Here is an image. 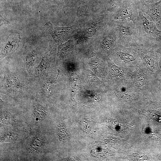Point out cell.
Segmentation results:
<instances>
[{"instance_id": "1", "label": "cell", "mask_w": 161, "mask_h": 161, "mask_svg": "<svg viewBox=\"0 0 161 161\" xmlns=\"http://www.w3.org/2000/svg\"><path fill=\"white\" fill-rule=\"evenodd\" d=\"M140 45L156 50L161 47V30L140 10L134 23Z\"/></svg>"}, {"instance_id": "2", "label": "cell", "mask_w": 161, "mask_h": 161, "mask_svg": "<svg viewBox=\"0 0 161 161\" xmlns=\"http://www.w3.org/2000/svg\"><path fill=\"white\" fill-rule=\"evenodd\" d=\"M128 82L142 94L159 91L157 74L150 71L143 65L130 71Z\"/></svg>"}, {"instance_id": "3", "label": "cell", "mask_w": 161, "mask_h": 161, "mask_svg": "<svg viewBox=\"0 0 161 161\" xmlns=\"http://www.w3.org/2000/svg\"><path fill=\"white\" fill-rule=\"evenodd\" d=\"M119 44L126 47L140 45L136 27L133 21L116 20L113 24Z\"/></svg>"}, {"instance_id": "4", "label": "cell", "mask_w": 161, "mask_h": 161, "mask_svg": "<svg viewBox=\"0 0 161 161\" xmlns=\"http://www.w3.org/2000/svg\"><path fill=\"white\" fill-rule=\"evenodd\" d=\"M112 56L117 65L130 71L143 65L133 47L119 44L112 51Z\"/></svg>"}, {"instance_id": "5", "label": "cell", "mask_w": 161, "mask_h": 161, "mask_svg": "<svg viewBox=\"0 0 161 161\" xmlns=\"http://www.w3.org/2000/svg\"><path fill=\"white\" fill-rule=\"evenodd\" d=\"M114 14L116 20H127L134 23L141 10L139 0H122Z\"/></svg>"}, {"instance_id": "6", "label": "cell", "mask_w": 161, "mask_h": 161, "mask_svg": "<svg viewBox=\"0 0 161 161\" xmlns=\"http://www.w3.org/2000/svg\"><path fill=\"white\" fill-rule=\"evenodd\" d=\"M142 61L144 67L152 72L157 74L160 70V58L155 50L142 46L133 47Z\"/></svg>"}, {"instance_id": "7", "label": "cell", "mask_w": 161, "mask_h": 161, "mask_svg": "<svg viewBox=\"0 0 161 161\" xmlns=\"http://www.w3.org/2000/svg\"><path fill=\"white\" fill-rule=\"evenodd\" d=\"M44 27L57 43H61L67 41L76 30V27L75 26L55 27L49 21L45 24Z\"/></svg>"}, {"instance_id": "8", "label": "cell", "mask_w": 161, "mask_h": 161, "mask_svg": "<svg viewBox=\"0 0 161 161\" xmlns=\"http://www.w3.org/2000/svg\"><path fill=\"white\" fill-rule=\"evenodd\" d=\"M139 3L141 11L148 16L161 30V0L150 4H145L140 0Z\"/></svg>"}, {"instance_id": "9", "label": "cell", "mask_w": 161, "mask_h": 161, "mask_svg": "<svg viewBox=\"0 0 161 161\" xmlns=\"http://www.w3.org/2000/svg\"><path fill=\"white\" fill-rule=\"evenodd\" d=\"M104 32L101 41V46L106 52H109L119 44L115 29L113 26L109 27Z\"/></svg>"}, {"instance_id": "10", "label": "cell", "mask_w": 161, "mask_h": 161, "mask_svg": "<svg viewBox=\"0 0 161 161\" xmlns=\"http://www.w3.org/2000/svg\"><path fill=\"white\" fill-rule=\"evenodd\" d=\"M131 71L114 64L111 65L109 68L111 80L116 85L128 82Z\"/></svg>"}, {"instance_id": "11", "label": "cell", "mask_w": 161, "mask_h": 161, "mask_svg": "<svg viewBox=\"0 0 161 161\" xmlns=\"http://www.w3.org/2000/svg\"><path fill=\"white\" fill-rule=\"evenodd\" d=\"M20 39V34L17 32L11 33L7 37L3 46L2 58L13 53L16 50L18 47Z\"/></svg>"}, {"instance_id": "12", "label": "cell", "mask_w": 161, "mask_h": 161, "mask_svg": "<svg viewBox=\"0 0 161 161\" xmlns=\"http://www.w3.org/2000/svg\"><path fill=\"white\" fill-rule=\"evenodd\" d=\"M44 144V140L40 136L34 137L30 141L29 145L30 150L33 152H36L42 148Z\"/></svg>"}, {"instance_id": "13", "label": "cell", "mask_w": 161, "mask_h": 161, "mask_svg": "<svg viewBox=\"0 0 161 161\" xmlns=\"http://www.w3.org/2000/svg\"><path fill=\"white\" fill-rule=\"evenodd\" d=\"M57 134L60 139L62 140H67L69 137L68 131L66 127L64 125H59L57 128Z\"/></svg>"}, {"instance_id": "14", "label": "cell", "mask_w": 161, "mask_h": 161, "mask_svg": "<svg viewBox=\"0 0 161 161\" xmlns=\"http://www.w3.org/2000/svg\"><path fill=\"white\" fill-rule=\"evenodd\" d=\"M71 44V41L69 40L59 45L58 50V53L61 56H65L69 53L70 50Z\"/></svg>"}, {"instance_id": "15", "label": "cell", "mask_w": 161, "mask_h": 161, "mask_svg": "<svg viewBox=\"0 0 161 161\" xmlns=\"http://www.w3.org/2000/svg\"><path fill=\"white\" fill-rule=\"evenodd\" d=\"M36 54L35 52H30L25 58V62L27 68L30 70L33 66L36 57Z\"/></svg>"}, {"instance_id": "16", "label": "cell", "mask_w": 161, "mask_h": 161, "mask_svg": "<svg viewBox=\"0 0 161 161\" xmlns=\"http://www.w3.org/2000/svg\"><path fill=\"white\" fill-rule=\"evenodd\" d=\"M33 111L34 114L38 117L42 118L46 114L44 109L40 106L35 105L33 107Z\"/></svg>"}, {"instance_id": "17", "label": "cell", "mask_w": 161, "mask_h": 161, "mask_svg": "<svg viewBox=\"0 0 161 161\" xmlns=\"http://www.w3.org/2000/svg\"><path fill=\"white\" fill-rule=\"evenodd\" d=\"M81 128L84 131L89 132L92 128V123L90 121L87 119L82 120L80 123Z\"/></svg>"}, {"instance_id": "18", "label": "cell", "mask_w": 161, "mask_h": 161, "mask_svg": "<svg viewBox=\"0 0 161 161\" xmlns=\"http://www.w3.org/2000/svg\"><path fill=\"white\" fill-rule=\"evenodd\" d=\"M7 1L11 4H16L22 3L23 0H7Z\"/></svg>"}, {"instance_id": "19", "label": "cell", "mask_w": 161, "mask_h": 161, "mask_svg": "<svg viewBox=\"0 0 161 161\" xmlns=\"http://www.w3.org/2000/svg\"><path fill=\"white\" fill-rule=\"evenodd\" d=\"M142 2L146 4H150L154 3L161 0H139Z\"/></svg>"}, {"instance_id": "20", "label": "cell", "mask_w": 161, "mask_h": 161, "mask_svg": "<svg viewBox=\"0 0 161 161\" xmlns=\"http://www.w3.org/2000/svg\"><path fill=\"white\" fill-rule=\"evenodd\" d=\"M157 75L159 83V91H161V68Z\"/></svg>"}, {"instance_id": "21", "label": "cell", "mask_w": 161, "mask_h": 161, "mask_svg": "<svg viewBox=\"0 0 161 161\" xmlns=\"http://www.w3.org/2000/svg\"><path fill=\"white\" fill-rule=\"evenodd\" d=\"M155 50L159 56L160 58L159 66L160 69L161 68V47Z\"/></svg>"}, {"instance_id": "22", "label": "cell", "mask_w": 161, "mask_h": 161, "mask_svg": "<svg viewBox=\"0 0 161 161\" xmlns=\"http://www.w3.org/2000/svg\"><path fill=\"white\" fill-rule=\"evenodd\" d=\"M0 26L3 24H8L10 22L9 21L4 19L0 14Z\"/></svg>"}, {"instance_id": "23", "label": "cell", "mask_w": 161, "mask_h": 161, "mask_svg": "<svg viewBox=\"0 0 161 161\" xmlns=\"http://www.w3.org/2000/svg\"><path fill=\"white\" fill-rule=\"evenodd\" d=\"M62 1H63V5L64 12V13H65V10H64V0H62Z\"/></svg>"}]
</instances>
